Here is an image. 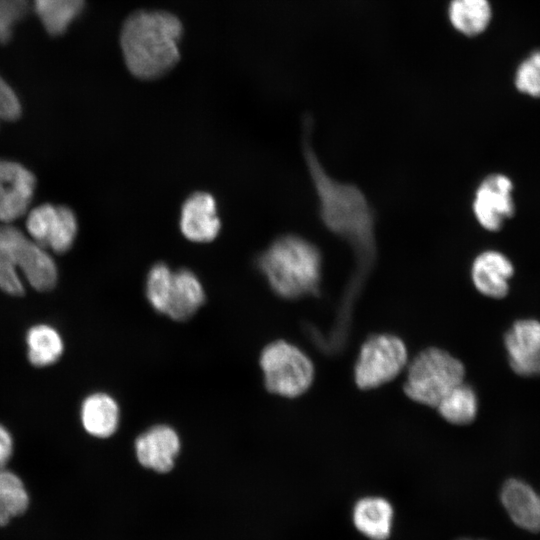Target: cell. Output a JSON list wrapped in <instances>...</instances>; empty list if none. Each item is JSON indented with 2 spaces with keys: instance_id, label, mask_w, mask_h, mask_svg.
Listing matches in <instances>:
<instances>
[{
  "instance_id": "17",
  "label": "cell",
  "mask_w": 540,
  "mask_h": 540,
  "mask_svg": "<svg viewBox=\"0 0 540 540\" xmlns=\"http://www.w3.org/2000/svg\"><path fill=\"white\" fill-rule=\"evenodd\" d=\"M81 422L85 431L94 437L112 436L120 423V408L117 401L104 392L90 394L81 405Z\"/></svg>"
},
{
  "instance_id": "28",
  "label": "cell",
  "mask_w": 540,
  "mask_h": 540,
  "mask_svg": "<svg viewBox=\"0 0 540 540\" xmlns=\"http://www.w3.org/2000/svg\"><path fill=\"white\" fill-rule=\"evenodd\" d=\"M13 451V439L10 432L0 424V468L9 461Z\"/></svg>"
},
{
  "instance_id": "21",
  "label": "cell",
  "mask_w": 540,
  "mask_h": 540,
  "mask_svg": "<svg viewBox=\"0 0 540 540\" xmlns=\"http://www.w3.org/2000/svg\"><path fill=\"white\" fill-rule=\"evenodd\" d=\"M35 11L46 31L59 35L84 8V0H33Z\"/></svg>"
},
{
  "instance_id": "27",
  "label": "cell",
  "mask_w": 540,
  "mask_h": 540,
  "mask_svg": "<svg viewBox=\"0 0 540 540\" xmlns=\"http://www.w3.org/2000/svg\"><path fill=\"white\" fill-rule=\"evenodd\" d=\"M21 114V105L12 88L0 77V119L16 120Z\"/></svg>"
},
{
  "instance_id": "14",
  "label": "cell",
  "mask_w": 540,
  "mask_h": 540,
  "mask_svg": "<svg viewBox=\"0 0 540 540\" xmlns=\"http://www.w3.org/2000/svg\"><path fill=\"white\" fill-rule=\"evenodd\" d=\"M221 228L217 204L206 192H196L184 202L180 214L182 234L193 242H209L216 238Z\"/></svg>"
},
{
  "instance_id": "13",
  "label": "cell",
  "mask_w": 540,
  "mask_h": 540,
  "mask_svg": "<svg viewBox=\"0 0 540 540\" xmlns=\"http://www.w3.org/2000/svg\"><path fill=\"white\" fill-rule=\"evenodd\" d=\"M513 274V263L498 250H484L471 263L470 275L475 289L489 298H504L509 292Z\"/></svg>"
},
{
  "instance_id": "5",
  "label": "cell",
  "mask_w": 540,
  "mask_h": 540,
  "mask_svg": "<svg viewBox=\"0 0 540 540\" xmlns=\"http://www.w3.org/2000/svg\"><path fill=\"white\" fill-rule=\"evenodd\" d=\"M145 295L156 312L175 321L190 319L206 298L204 287L193 271L172 270L161 262L148 271Z\"/></svg>"
},
{
  "instance_id": "4",
  "label": "cell",
  "mask_w": 540,
  "mask_h": 540,
  "mask_svg": "<svg viewBox=\"0 0 540 540\" xmlns=\"http://www.w3.org/2000/svg\"><path fill=\"white\" fill-rule=\"evenodd\" d=\"M18 271L38 291L52 289L57 281V267L47 249L20 229L3 223L0 225V289L7 294L24 293Z\"/></svg>"
},
{
  "instance_id": "12",
  "label": "cell",
  "mask_w": 540,
  "mask_h": 540,
  "mask_svg": "<svg viewBox=\"0 0 540 540\" xmlns=\"http://www.w3.org/2000/svg\"><path fill=\"white\" fill-rule=\"evenodd\" d=\"M134 450L141 466L157 473H168L180 453L181 439L170 425L156 424L138 435Z\"/></svg>"
},
{
  "instance_id": "20",
  "label": "cell",
  "mask_w": 540,
  "mask_h": 540,
  "mask_svg": "<svg viewBox=\"0 0 540 540\" xmlns=\"http://www.w3.org/2000/svg\"><path fill=\"white\" fill-rule=\"evenodd\" d=\"M449 423L466 425L478 412V398L471 386L462 382L452 388L435 407Z\"/></svg>"
},
{
  "instance_id": "23",
  "label": "cell",
  "mask_w": 540,
  "mask_h": 540,
  "mask_svg": "<svg viewBox=\"0 0 540 540\" xmlns=\"http://www.w3.org/2000/svg\"><path fill=\"white\" fill-rule=\"evenodd\" d=\"M77 229V219L74 212L66 206H57V216L47 249L59 254L66 252L73 245Z\"/></svg>"
},
{
  "instance_id": "26",
  "label": "cell",
  "mask_w": 540,
  "mask_h": 540,
  "mask_svg": "<svg viewBox=\"0 0 540 540\" xmlns=\"http://www.w3.org/2000/svg\"><path fill=\"white\" fill-rule=\"evenodd\" d=\"M27 0H0V43L7 42L14 25L27 13Z\"/></svg>"
},
{
  "instance_id": "24",
  "label": "cell",
  "mask_w": 540,
  "mask_h": 540,
  "mask_svg": "<svg viewBox=\"0 0 540 540\" xmlns=\"http://www.w3.org/2000/svg\"><path fill=\"white\" fill-rule=\"evenodd\" d=\"M57 216V206L42 204L30 210L26 219V228L29 237L47 249Z\"/></svg>"
},
{
  "instance_id": "8",
  "label": "cell",
  "mask_w": 540,
  "mask_h": 540,
  "mask_svg": "<svg viewBox=\"0 0 540 540\" xmlns=\"http://www.w3.org/2000/svg\"><path fill=\"white\" fill-rule=\"evenodd\" d=\"M408 364L404 342L391 334L369 337L361 346L354 379L361 389H373L396 378Z\"/></svg>"
},
{
  "instance_id": "9",
  "label": "cell",
  "mask_w": 540,
  "mask_h": 540,
  "mask_svg": "<svg viewBox=\"0 0 540 540\" xmlns=\"http://www.w3.org/2000/svg\"><path fill=\"white\" fill-rule=\"evenodd\" d=\"M513 182L505 174L485 176L475 189L472 212L478 224L489 232L499 231L514 215Z\"/></svg>"
},
{
  "instance_id": "1",
  "label": "cell",
  "mask_w": 540,
  "mask_h": 540,
  "mask_svg": "<svg viewBox=\"0 0 540 540\" xmlns=\"http://www.w3.org/2000/svg\"><path fill=\"white\" fill-rule=\"evenodd\" d=\"M313 120L303 121L302 152L323 226L352 251L354 267L345 300L352 301L372 272L378 257L376 213L356 184L341 181L327 172L312 145Z\"/></svg>"
},
{
  "instance_id": "10",
  "label": "cell",
  "mask_w": 540,
  "mask_h": 540,
  "mask_svg": "<svg viewBox=\"0 0 540 540\" xmlns=\"http://www.w3.org/2000/svg\"><path fill=\"white\" fill-rule=\"evenodd\" d=\"M509 365L524 377L540 376V321L526 318L515 321L504 337Z\"/></svg>"
},
{
  "instance_id": "16",
  "label": "cell",
  "mask_w": 540,
  "mask_h": 540,
  "mask_svg": "<svg viewBox=\"0 0 540 540\" xmlns=\"http://www.w3.org/2000/svg\"><path fill=\"white\" fill-rule=\"evenodd\" d=\"M393 516L390 502L378 496L359 499L352 511L356 529L371 540H386L390 536Z\"/></svg>"
},
{
  "instance_id": "29",
  "label": "cell",
  "mask_w": 540,
  "mask_h": 540,
  "mask_svg": "<svg viewBox=\"0 0 540 540\" xmlns=\"http://www.w3.org/2000/svg\"><path fill=\"white\" fill-rule=\"evenodd\" d=\"M460 540H472V539H460Z\"/></svg>"
},
{
  "instance_id": "18",
  "label": "cell",
  "mask_w": 540,
  "mask_h": 540,
  "mask_svg": "<svg viewBox=\"0 0 540 540\" xmlns=\"http://www.w3.org/2000/svg\"><path fill=\"white\" fill-rule=\"evenodd\" d=\"M28 359L36 367L55 363L63 353L64 344L58 331L46 324L31 327L26 335Z\"/></svg>"
},
{
  "instance_id": "22",
  "label": "cell",
  "mask_w": 540,
  "mask_h": 540,
  "mask_svg": "<svg viewBox=\"0 0 540 540\" xmlns=\"http://www.w3.org/2000/svg\"><path fill=\"white\" fill-rule=\"evenodd\" d=\"M29 505V495L22 480L13 472L0 468V526L23 514Z\"/></svg>"
},
{
  "instance_id": "15",
  "label": "cell",
  "mask_w": 540,
  "mask_h": 540,
  "mask_svg": "<svg viewBox=\"0 0 540 540\" xmlns=\"http://www.w3.org/2000/svg\"><path fill=\"white\" fill-rule=\"evenodd\" d=\"M500 499L510 519L530 532L540 531V494L522 479H508L502 486Z\"/></svg>"
},
{
  "instance_id": "7",
  "label": "cell",
  "mask_w": 540,
  "mask_h": 540,
  "mask_svg": "<svg viewBox=\"0 0 540 540\" xmlns=\"http://www.w3.org/2000/svg\"><path fill=\"white\" fill-rule=\"evenodd\" d=\"M259 365L266 389L281 397H298L313 382L312 361L299 347L285 340L266 345L260 353Z\"/></svg>"
},
{
  "instance_id": "2",
  "label": "cell",
  "mask_w": 540,
  "mask_h": 540,
  "mask_svg": "<svg viewBox=\"0 0 540 540\" xmlns=\"http://www.w3.org/2000/svg\"><path fill=\"white\" fill-rule=\"evenodd\" d=\"M181 34V22L168 12L140 10L129 15L120 35L128 70L144 80L170 71L180 59Z\"/></svg>"
},
{
  "instance_id": "3",
  "label": "cell",
  "mask_w": 540,
  "mask_h": 540,
  "mask_svg": "<svg viewBox=\"0 0 540 540\" xmlns=\"http://www.w3.org/2000/svg\"><path fill=\"white\" fill-rule=\"evenodd\" d=\"M256 263L273 292L282 298L298 299L319 292L323 255L317 245L302 236L281 235Z\"/></svg>"
},
{
  "instance_id": "11",
  "label": "cell",
  "mask_w": 540,
  "mask_h": 540,
  "mask_svg": "<svg viewBox=\"0 0 540 540\" xmlns=\"http://www.w3.org/2000/svg\"><path fill=\"white\" fill-rule=\"evenodd\" d=\"M35 186L31 171L17 162L0 159V222L9 224L27 212Z\"/></svg>"
},
{
  "instance_id": "25",
  "label": "cell",
  "mask_w": 540,
  "mask_h": 540,
  "mask_svg": "<svg viewBox=\"0 0 540 540\" xmlns=\"http://www.w3.org/2000/svg\"><path fill=\"white\" fill-rule=\"evenodd\" d=\"M514 84L519 92L534 98H540V50L529 54L518 65Z\"/></svg>"
},
{
  "instance_id": "19",
  "label": "cell",
  "mask_w": 540,
  "mask_h": 540,
  "mask_svg": "<svg viewBox=\"0 0 540 540\" xmlns=\"http://www.w3.org/2000/svg\"><path fill=\"white\" fill-rule=\"evenodd\" d=\"M492 17L488 0H452L449 18L452 25L467 36L482 33Z\"/></svg>"
},
{
  "instance_id": "6",
  "label": "cell",
  "mask_w": 540,
  "mask_h": 540,
  "mask_svg": "<svg viewBox=\"0 0 540 540\" xmlns=\"http://www.w3.org/2000/svg\"><path fill=\"white\" fill-rule=\"evenodd\" d=\"M463 364L439 348L421 351L407 364L404 392L413 401L436 407L455 386L464 382Z\"/></svg>"
}]
</instances>
